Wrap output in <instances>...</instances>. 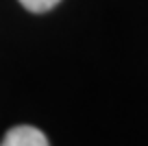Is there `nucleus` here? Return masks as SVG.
Returning <instances> with one entry per match:
<instances>
[{"label": "nucleus", "instance_id": "nucleus-1", "mask_svg": "<svg viewBox=\"0 0 148 146\" xmlns=\"http://www.w3.org/2000/svg\"><path fill=\"white\" fill-rule=\"evenodd\" d=\"M0 146H50V144H48V137L37 127L20 124V127H11L5 133Z\"/></svg>", "mask_w": 148, "mask_h": 146}, {"label": "nucleus", "instance_id": "nucleus-2", "mask_svg": "<svg viewBox=\"0 0 148 146\" xmlns=\"http://www.w3.org/2000/svg\"><path fill=\"white\" fill-rule=\"evenodd\" d=\"M22 7H26L28 11H35V13H44V11L52 9V7L59 2V0H20Z\"/></svg>", "mask_w": 148, "mask_h": 146}]
</instances>
